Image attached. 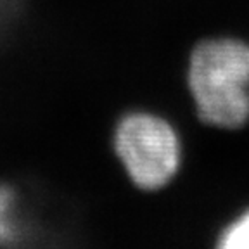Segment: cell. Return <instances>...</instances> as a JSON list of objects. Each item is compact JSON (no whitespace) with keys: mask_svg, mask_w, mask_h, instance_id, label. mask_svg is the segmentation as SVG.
<instances>
[{"mask_svg":"<svg viewBox=\"0 0 249 249\" xmlns=\"http://www.w3.org/2000/svg\"><path fill=\"white\" fill-rule=\"evenodd\" d=\"M187 85L201 121L239 128L249 120V43L211 38L197 43L189 59Z\"/></svg>","mask_w":249,"mask_h":249,"instance_id":"cell-1","label":"cell"},{"mask_svg":"<svg viewBox=\"0 0 249 249\" xmlns=\"http://www.w3.org/2000/svg\"><path fill=\"white\" fill-rule=\"evenodd\" d=\"M114 151L130 180L144 191H158L178 173V133L152 113L137 111L121 118L114 130Z\"/></svg>","mask_w":249,"mask_h":249,"instance_id":"cell-2","label":"cell"},{"mask_svg":"<svg viewBox=\"0 0 249 249\" xmlns=\"http://www.w3.org/2000/svg\"><path fill=\"white\" fill-rule=\"evenodd\" d=\"M24 222L19 194L12 185L0 182V246H12L23 239Z\"/></svg>","mask_w":249,"mask_h":249,"instance_id":"cell-3","label":"cell"},{"mask_svg":"<svg viewBox=\"0 0 249 249\" xmlns=\"http://www.w3.org/2000/svg\"><path fill=\"white\" fill-rule=\"evenodd\" d=\"M218 246L223 249H249V210L223 230Z\"/></svg>","mask_w":249,"mask_h":249,"instance_id":"cell-4","label":"cell"}]
</instances>
